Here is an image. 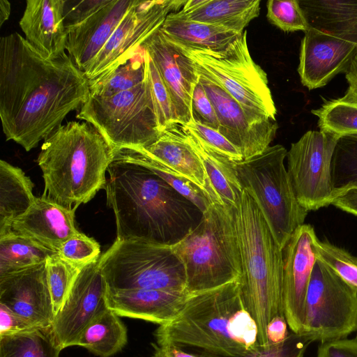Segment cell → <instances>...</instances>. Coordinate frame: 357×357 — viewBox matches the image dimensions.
<instances>
[{"label":"cell","mask_w":357,"mask_h":357,"mask_svg":"<svg viewBox=\"0 0 357 357\" xmlns=\"http://www.w3.org/2000/svg\"><path fill=\"white\" fill-rule=\"evenodd\" d=\"M11 12V5L8 0H0V26L8 20Z\"/></svg>","instance_id":"obj_51"},{"label":"cell","mask_w":357,"mask_h":357,"mask_svg":"<svg viewBox=\"0 0 357 357\" xmlns=\"http://www.w3.org/2000/svg\"><path fill=\"white\" fill-rule=\"evenodd\" d=\"M232 210L241 258V295L256 322L258 344L266 348L268 324L278 316H284L282 250L245 190Z\"/></svg>","instance_id":"obj_5"},{"label":"cell","mask_w":357,"mask_h":357,"mask_svg":"<svg viewBox=\"0 0 357 357\" xmlns=\"http://www.w3.org/2000/svg\"><path fill=\"white\" fill-rule=\"evenodd\" d=\"M259 0H190L174 14L182 19L242 33L260 13Z\"/></svg>","instance_id":"obj_25"},{"label":"cell","mask_w":357,"mask_h":357,"mask_svg":"<svg viewBox=\"0 0 357 357\" xmlns=\"http://www.w3.org/2000/svg\"><path fill=\"white\" fill-rule=\"evenodd\" d=\"M313 342L305 335L289 333L282 342L270 344L243 357H303L308 345Z\"/></svg>","instance_id":"obj_42"},{"label":"cell","mask_w":357,"mask_h":357,"mask_svg":"<svg viewBox=\"0 0 357 357\" xmlns=\"http://www.w3.org/2000/svg\"><path fill=\"white\" fill-rule=\"evenodd\" d=\"M316 357H357V342L347 338L321 342Z\"/></svg>","instance_id":"obj_45"},{"label":"cell","mask_w":357,"mask_h":357,"mask_svg":"<svg viewBox=\"0 0 357 357\" xmlns=\"http://www.w3.org/2000/svg\"><path fill=\"white\" fill-rule=\"evenodd\" d=\"M171 247L183 265L189 294L241 278V258L232 207L212 204L199 223Z\"/></svg>","instance_id":"obj_6"},{"label":"cell","mask_w":357,"mask_h":357,"mask_svg":"<svg viewBox=\"0 0 357 357\" xmlns=\"http://www.w3.org/2000/svg\"><path fill=\"white\" fill-rule=\"evenodd\" d=\"M314 227L303 224L295 230L282 250L284 314L292 333L301 334L305 319V300L317 260Z\"/></svg>","instance_id":"obj_16"},{"label":"cell","mask_w":357,"mask_h":357,"mask_svg":"<svg viewBox=\"0 0 357 357\" xmlns=\"http://www.w3.org/2000/svg\"><path fill=\"white\" fill-rule=\"evenodd\" d=\"M99 264L109 289L186 291L185 269L171 245L116 240L100 257Z\"/></svg>","instance_id":"obj_9"},{"label":"cell","mask_w":357,"mask_h":357,"mask_svg":"<svg viewBox=\"0 0 357 357\" xmlns=\"http://www.w3.org/2000/svg\"><path fill=\"white\" fill-rule=\"evenodd\" d=\"M154 351L151 357H205L189 354L174 344H154Z\"/></svg>","instance_id":"obj_49"},{"label":"cell","mask_w":357,"mask_h":357,"mask_svg":"<svg viewBox=\"0 0 357 357\" xmlns=\"http://www.w3.org/2000/svg\"><path fill=\"white\" fill-rule=\"evenodd\" d=\"M312 113L318 118L320 131L341 137L357 133V99L347 95L325 101Z\"/></svg>","instance_id":"obj_33"},{"label":"cell","mask_w":357,"mask_h":357,"mask_svg":"<svg viewBox=\"0 0 357 357\" xmlns=\"http://www.w3.org/2000/svg\"><path fill=\"white\" fill-rule=\"evenodd\" d=\"M61 350L52 326L0 337V357H59Z\"/></svg>","instance_id":"obj_32"},{"label":"cell","mask_w":357,"mask_h":357,"mask_svg":"<svg viewBox=\"0 0 357 357\" xmlns=\"http://www.w3.org/2000/svg\"><path fill=\"white\" fill-rule=\"evenodd\" d=\"M142 149L168 172L197 185L213 204H221L199 157L186 140L179 124L163 131L155 142Z\"/></svg>","instance_id":"obj_21"},{"label":"cell","mask_w":357,"mask_h":357,"mask_svg":"<svg viewBox=\"0 0 357 357\" xmlns=\"http://www.w3.org/2000/svg\"><path fill=\"white\" fill-rule=\"evenodd\" d=\"M109 0L66 1L63 17L66 27L80 23L107 3Z\"/></svg>","instance_id":"obj_44"},{"label":"cell","mask_w":357,"mask_h":357,"mask_svg":"<svg viewBox=\"0 0 357 357\" xmlns=\"http://www.w3.org/2000/svg\"><path fill=\"white\" fill-rule=\"evenodd\" d=\"M331 173L333 196L357 188V133L338 138L333 154Z\"/></svg>","instance_id":"obj_34"},{"label":"cell","mask_w":357,"mask_h":357,"mask_svg":"<svg viewBox=\"0 0 357 357\" xmlns=\"http://www.w3.org/2000/svg\"><path fill=\"white\" fill-rule=\"evenodd\" d=\"M189 294L160 289H109V310L119 317L142 319L160 325L171 321L179 312Z\"/></svg>","instance_id":"obj_24"},{"label":"cell","mask_w":357,"mask_h":357,"mask_svg":"<svg viewBox=\"0 0 357 357\" xmlns=\"http://www.w3.org/2000/svg\"><path fill=\"white\" fill-rule=\"evenodd\" d=\"M356 335L355 336V337L354 338L355 340V341L357 342V328H356Z\"/></svg>","instance_id":"obj_52"},{"label":"cell","mask_w":357,"mask_h":357,"mask_svg":"<svg viewBox=\"0 0 357 357\" xmlns=\"http://www.w3.org/2000/svg\"><path fill=\"white\" fill-rule=\"evenodd\" d=\"M167 15L160 31L174 43L194 50L219 51L227 47L242 33L206 23Z\"/></svg>","instance_id":"obj_26"},{"label":"cell","mask_w":357,"mask_h":357,"mask_svg":"<svg viewBox=\"0 0 357 357\" xmlns=\"http://www.w3.org/2000/svg\"><path fill=\"white\" fill-rule=\"evenodd\" d=\"M193 65L199 82L215 108L218 131L241 151L243 160L265 151L275 137L276 121L252 123L241 106L216 81L202 68Z\"/></svg>","instance_id":"obj_15"},{"label":"cell","mask_w":357,"mask_h":357,"mask_svg":"<svg viewBox=\"0 0 357 357\" xmlns=\"http://www.w3.org/2000/svg\"><path fill=\"white\" fill-rule=\"evenodd\" d=\"M59 255L64 260L83 267L100 258V247L94 238L79 232L62 245Z\"/></svg>","instance_id":"obj_40"},{"label":"cell","mask_w":357,"mask_h":357,"mask_svg":"<svg viewBox=\"0 0 357 357\" xmlns=\"http://www.w3.org/2000/svg\"><path fill=\"white\" fill-rule=\"evenodd\" d=\"M357 51V38L311 27L301 40L298 73L309 90L326 85L344 73Z\"/></svg>","instance_id":"obj_17"},{"label":"cell","mask_w":357,"mask_h":357,"mask_svg":"<svg viewBox=\"0 0 357 357\" xmlns=\"http://www.w3.org/2000/svg\"><path fill=\"white\" fill-rule=\"evenodd\" d=\"M287 154L283 146L276 144L250 158L233 161L243 188L255 201L282 250L308 213L294 193L284 166Z\"/></svg>","instance_id":"obj_7"},{"label":"cell","mask_w":357,"mask_h":357,"mask_svg":"<svg viewBox=\"0 0 357 357\" xmlns=\"http://www.w3.org/2000/svg\"><path fill=\"white\" fill-rule=\"evenodd\" d=\"M155 337L157 344L196 347L222 357H243L259 348L257 326L245 308L239 281L189 294Z\"/></svg>","instance_id":"obj_3"},{"label":"cell","mask_w":357,"mask_h":357,"mask_svg":"<svg viewBox=\"0 0 357 357\" xmlns=\"http://www.w3.org/2000/svg\"><path fill=\"white\" fill-rule=\"evenodd\" d=\"M127 342L126 326L119 315L108 309L84 330L75 346L100 357H110L121 351Z\"/></svg>","instance_id":"obj_30"},{"label":"cell","mask_w":357,"mask_h":357,"mask_svg":"<svg viewBox=\"0 0 357 357\" xmlns=\"http://www.w3.org/2000/svg\"><path fill=\"white\" fill-rule=\"evenodd\" d=\"M183 126L191 131L206 146L227 159L234 162L243 160L241 151L218 130L206 126L194 119Z\"/></svg>","instance_id":"obj_41"},{"label":"cell","mask_w":357,"mask_h":357,"mask_svg":"<svg viewBox=\"0 0 357 357\" xmlns=\"http://www.w3.org/2000/svg\"><path fill=\"white\" fill-rule=\"evenodd\" d=\"M145 76L149 85L158 125L161 132L178 124L169 93L155 63L144 50Z\"/></svg>","instance_id":"obj_36"},{"label":"cell","mask_w":357,"mask_h":357,"mask_svg":"<svg viewBox=\"0 0 357 357\" xmlns=\"http://www.w3.org/2000/svg\"><path fill=\"white\" fill-rule=\"evenodd\" d=\"M135 0H109L80 23L66 27L68 54L84 73Z\"/></svg>","instance_id":"obj_20"},{"label":"cell","mask_w":357,"mask_h":357,"mask_svg":"<svg viewBox=\"0 0 357 357\" xmlns=\"http://www.w3.org/2000/svg\"><path fill=\"white\" fill-rule=\"evenodd\" d=\"M105 185L116 239L172 245L200 221L202 212L150 169L114 153Z\"/></svg>","instance_id":"obj_2"},{"label":"cell","mask_w":357,"mask_h":357,"mask_svg":"<svg viewBox=\"0 0 357 357\" xmlns=\"http://www.w3.org/2000/svg\"><path fill=\"white\" fill-rule=\"evenodd\" d=\"M75 212L41 196L12 223L10 230L59 252L67 240L79 232L75 223Z\"/></svg>","instance_id":"obj_22"},{"label":"cell","mask_w":357,"mask_h":357,"mask_svg":"<svg viewBox=\"0 0 357 357\" xmlns=\"http://www.w3.org/2000/svg\"><path fill=\"white\" fill-rule=\"evenodd\" d=\"M192 109L195 120L214 130H219L220 124L215 108L199 82L193 91Z\"/></svg>","instance_id":"obj_43"},{"label":"cell","mask_w":357,"mask_h":357,"mask_svg":"<svg viewBox=\"0 0 357 357\" xmlns=\"http://www.w3.org/2000/svg\"><path fill=\"white\" fill-rule=\"evenodd\" d=\"M339 137L309 130L287 151V172L298 203L307 211L331 205V162Z\"/></svg>","instance_id":"obj_12"},{"label":"cell","mask_w":357,"mask_h":357,"mask_svg":"<svg viewBox=\"0 0 357 357\" xmlns=\"http://www.w3.org/2000/svg\"><path fill=\"white\" fill-rule=\"evenodd\" d=\"M186 1L135 0L84 75L89 82L101 78L133 57L136 51L163 24L167 15L178 11Z\"/></svg>","instance_id":"obj_13"},{"label":"cell","mask_w":357,"mask_h":357,"mask_svg":"<svg viewBox=\"0 0 357 357\" xmlns=\"http://www.w3.org/2000/svg\"><path fill=\"white\" fill-rule=\"evenodd\" d=\"M144 79V56L136 60L132 57L101 78L89 82L90 96H111L135 87Z\"/></svg>","instance_id":"obj_35"},{"label":"cell","mask_w":357,"mask_h":357,"mask_svg":"<svg viewBox=\"0 0 357 357\" xmlns=\"http://www.w3.org/2000/svg\"><path fill=\"white\" fill-rule=\"evenodd\" d=\"M266 8V16L269 22L283 31L305 32L310 28L300 1L269 0Z\"/></svg>","instance_id":"obj_39"},{"label":"cell","mask_w":357,"mask_h":357,"mask_svg":"<svg viewBox=\"0 0 357 357\" xmlns=\"http://www.w3.org/2000/svg\"><path fill=\"white\" fill-rule=\"evenodd\" d=\"M178 46L241 106L252 123L276 121L267 75L250 55L246 30L219 51Z\"/></svg>","instance_id":"obj_8"},{"label":"cell","mask_w":357,"mask_h":357,"mask_svg":"<svg viewBox=\"0 0 357 357\" xmlns=\"http://www.w3.org/2000/svg\"><path fill=\"white\" fill-rule=\"evenodd\" d=\"M107 292L99 259L83 266L52 325L62 349L75 346L84 330L109 309Z\"/></svg>","instance_id":"obj_14"},{"label":"cell","mask_w":357,"mask_h":357,"mask_svg":"<svg viewBox=\"0 0 357 357\" xmlns=\"http://www.w3.org/2000/svg\"><path fill=\"white\" fill-rule=\"evenodd\" d=\"M35 328L26 321L0 303V337L17 333Z\"/></svg>","instance_id":"obj_46"},{"label":"cell","mask_w":357,"mask_h":357,"mask_svg":"<svg viewBox=\"0 0 357 357\" xmlns=\"http://www.w3.org/2000/svg\"><path fill=\"white\" fill-rule=\"evenodd\" d=\"M47 278L55 314L61 307L82 267L62 259L59 252L47 258L45 261Z\"/></svg>","instance_id":"obj_37"},{"label":"cell","mask_w":357,"mask_h":357,"mask_svg":"<svg viewBox=\"0 0 357 357\" xmlns=\"http://www.w3.org/2000/svg\"><path fill=\"white\" fill-rule=\"evenodd\" d=\"M76 117L93 126L114 150L144 149L161 135L147 79L111 96H90Z\"/></svg>","instance_id":"obj_10"},{"label":"cell","mask_w":357,"mask_h":357,"mask_svg":"<svg viewBox=\"0 0 357 357\" xmlns=\"http://www.w3.org/2000/svg\"><path fill=\"white\" fill-rule=\"evenodd\" d=\"M344 73L349 84V87L344 94L357 99V51L352 56Z\"/></svg>","instance_id":"obj_50"},{"label":"cell","mask_w":357,"mask_h":357,"mask_svg":"<svg viewBox=\"0 0 357 357\" xmlns=\"http://www.w3.org/2000/svg\"><path fill=\"white\" fill-rule=\"evenodd\" d=\"M58 252L10 230L0 234V277L46 261Z\"/></svg>","instance_id":"obj_31"},{"label":"cell","mask_w":357,"mask_h":357,"mask_svg":"<svg viewBox=\"0 0 357 357\" xmlns=\"http://www.w3.org/2000/svg\"><path fill=\"white\" fill-rule=\"evenodd\" d=\"M315 252L317 259L357 291V257L343 248L319 239L315 243Z\"/></svg>","instance_id":"obj_38"},{"label":"cell","mask_w":357,"mask_h":357,"mask_svg":"<svg viewBox=\"0 0 357 357\" xmlns=\"http://www.w3.org/2000/svg\"><path fill=\"white\" fill-rule=\"evenodd\" d=\"M90 96L84 73L65 53L42 56L18 33L0 40V117L6 140L29 151Z\"/></svg>","instance_id":"obj_1"},{"label":"cell","mask_w":357,"mask_h":357,"mask_svg":"<svg viewBox=\"0 0 357 357\" xmlns=\"http://www.w3.org/2000/svg\"><path fill=\"white\" fill-rule=\"evenodd\" d=\"M65 0H26L19 22L25 40L42 56L55 59L66 53Z\"/></svg>","instance_id":"obj_23"},{"label":"cell","mask_w":357,"mask_h":357,"mask_svg":"<svg viewBox=\"0 0 357 357\" xmlns=\"http://www.w3.org/2000/svg\"><path fill=\"white\" fill-rule=\"evenodd\" d=\"M288 324L284 316L273 319L267 327L266 335L269 345L284 340L289 335Z\"/></svg>","instance_id":"obj_48"},{"label":"cell","mask_w":357,"mask_h":357,"mask_svg":"<svg viewBox=\"0 0 357 357\" xmlns=\"http://www.w3.org/2000/svg\"><path fill=\"white\" fill-rule=\"evenodd\" d=\"M331 205L357 216V188H350L333 196Z\"/></svg>","instance_id":"obj_47"},{"label":"cell","mask_w":357,"mask_h":357,"mask_svg":"<svg viewBox=\"0 0 357 357\" xmlns=\"http://www.w3.org/2000/svg\"><path fill=\"white\" fill-rule=\"evenodd\" d=\"M0 303L33 326H52L55 313L45 262L0 277Z\"/></svg>","instance_id":"obj_19"},{"label":"cell","mask_w":357,"mask_h":357,"mask_svg":"<svg viewBox=\"0 0 357 357\" xmlns=\"http://www.w3.org/2000/svg\"><path fill=\"white\" fill-rule=\"evenodd\" d=\"M311 27L357 38V1H300Z\"/></svg>","instance_id":"obj_29"},{"label":"cell","mask_w":357,"mask_h":357,"mask_svg":"<svg viewBox=\"0 0 357 357\" xmlns=\"http://www.w3.org/2000/svg\"><path fill=\"white\" fill-rule=\"evenodd\" d=\"M155 63L169 93L179 125L193 119L192 97L199 82L192 61L181 48L158 30L142 45Z\"/></svg>","instance_id":"obj_18"},{"label":"cell","mask_w":357,"mask_h":357,"mask_svg":"<svg viewBox=\"0 0 357 357\" xmlns=\"http://www.w3.org/2000/svg\"><path fill=\"white\" fill-rule=\"evenodd\" d=\"M114 150L93 126L71 121L43 142L37 163L43 173V197L76 210L104 189Z\"/></svg>","instance_id":"obj_4"},{"label":"cell","mask_w":357,"mask_h":357,"mask_svg":"<svg viewBox=\"0 0 357 357\" xmlns=\"http://www.w3.org/2000/svg\"><path fill=\"white\" fill-rule=\"evenodd\" d=\"M357 328V291L317 259L306 300L301 335L320 342L347 338Z\"/></svg>","instance_id":"obj_11"},{"label":"cell","mask_w":357,"mask_h":357,"mask_svg":"<svg viewBox=\"0 0 357 357\" xmlns=\"http://www.w3.org/2000/svg\"><path fill=\"white\" fill-rule=\"evenodd\" d=\"M180 126L186 140L199 157L220 203L235 207L243 188L234 167L233 161L206 146L185 126Z\"/></svg>","instance_id":"obj_27"},{"label":"cell","mask_w":357,"mask_h":357,"mask_svg":"<svg viewBox=\"0 0 357 357\" xmlns=\"http://www.w3.org/2000/svg\"><path fill=\"white\" fill-rule=\"evenodd\" d=\"M33 186L22 169L0 160V234L10 231L12 223L33 204Z\"/></svg>","instance_id":"obj_28"}]
</instances>
